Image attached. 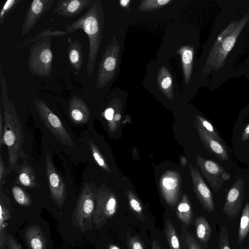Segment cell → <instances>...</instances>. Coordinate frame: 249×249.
<instances>
[{
  "instance_id": "18",
  "label": "cell",
  "mask_w": 249,
  "mask_h": 249,
  "mask_svg": "<svg viewBox=\"0 0 249 249\" xmlns=\"http://www.w3.org/2000/svg\"><path fill=\"white\" fill-rule=\"evenodd\" d=\"M25 238L30 249H48L46 238L37 226L28 227L25 233Z\"/></svg>"
},
{
  "instance_id": "38",
  "label": "cell",
  "mask_w": 249,
  "mask_h": 249,
  "mask_svg": "<svg viewBox=\"0 0 249 249\" xmlns=\"http://www.w3.org/2000/svg\"><path fill=\"white\" fill-rule=\"evenodd\" d=\"M0 145L1 146L3 144V136L4 129V124H3L4 119L2 116L1 111L0 110Z\"/></svg>"
},
{
  "instance_id": "29",
  "label": "cell",
  "mask_w": 249,
  "mask_h": 249,
  "mask_svg": "<svg viewBox=\"0 0 249 249\" xmlns=\"http://www.w3.org/2000/svg\"><path fill=\"white\" fill-rule=\"evenodd\" d=\"M89 144L92 155L96 162L104 170L107 171H109V169L107 164L104 158L93 142L90 140L89 142Z\"/></svg>"
},
{
  "instance_id": "3",
  "label": "cell",
  "mask_w": 249,
  "mask_h": 249,
  "mask_svg": "<svg viewBox=\"0 0 249 249\" xmlns=\"http://www.w3.org/2000/svg\"><path fill=\"white\" fill-rule=\"evenodd\" d=\"M249 19V14L238 21L231 22L219 35L209 53L204 71L207 72L213 69L218 70L223 66Z\"/></svg>"
},
{
  "instance_id": "42",
  "label": "cell",
  "mask_w": 249,
  "mask_h": 249,
  "mask_svg": "<svg viewBox=\"0 0 249 249\" xmlns=\"http://www.w3.org/2000/svg\"><path fill=\"white\" fill-rule=\"evenodd\" d=\"M152 249H162L159 242L155 239L152 242Z\"/></svg>"
},
{
  "instance_id": "11",
  "label": "cell",
  "mask_w": 249,
  "mask_h": 249,
  "mask_svg": "<svg viewBox=\"0 0 249 249\" xmlns=\"http://www.w3.org/2000/svg\"><path fill=\"white\" fill-rule=\"evenodd\" d=\"M53 2L54 0H34L31 2L22 26V36L31 31L37 21L51 8Z\"/></svg>"
},
{
  "instance_id": "26",
  "label": "cell",
  "mask_w": 249,
  "mask_h": 249,
  "mask_svg": "<svg viewBox=\"0 0 249 249\" xmlns=\"http://www.w3.org/2000/svg\"><path fill=\"white\" fill-rule=\"evenodd\" d=\"M165 233L170 249H180L178 236L172 221L167 219L165 223Z\"/></svg>"
},
{
  "instance_id": "10",
  "label": "cell",
  "mask_w": 249,
  "mask_h": 249,
  "mask_svg": "<svg viewBox=\"0 0 249 249\" xmlns=\"http://www.w3.org/2000/svg\"><path fill=\"white\" fill-rule=\"evenodd\" d=\"M244 181L238 178L228 191L223 209L224 213L230 220L236 218L242 206L244 199Z\"/></svg>"
},
{
  "instance_id": "1",
  "label": "cell",
  "mask_w": 249,
  "mask_h": 249,
  "mask_svg": "<svg viewBox=\"0 0 249 249\" xmlns=\"http://www.w3.org/2000/svg\"><path fill=\"white\" fill-rule=\"evenodd\" d=\"M0 80L1 100L4 110L3 141V144L7 147L9 154V164L6 172L7 176L17 167V162L19 158L25 159L27 156L22 149L24 136L21 125L15 107L8 96L7 86L1 64L0 67Z\"/></svg>"
},
{
  "instance_id": "7",
  "label": "cell",
  "mask_w": 249,
  "mask_h": 249,
  "mask_svg": "<svg viewBox=\"0 0 249 249\" xmlns=\"http://www.w3.org/2000/svg\"><path fill=\"white\" fill-rule=\"evenodd\" d=\"M95 197V194L91 188V184L86 183L74 211V215L78 226L84 227L86 223H91L94 209Z\"/></svg>"
},
{
  "instance_id": "45",
  "label": "cell",
  "mask_w": 249,
  "mask_h": 249,
  "mask_svg": "<svg viewBox=\"0 0 249 249\" xmlns=\"http://www.w3.org/2000/svg\"><path fill=\"white\" fill-rule=\"evenodd\" d=\"M109 249H120L117 246L114 245L109 246Z\"/></svg>"
},
{
  "instance_id": "33",
  "label": "cell",
  "mask_w": 249,
  "mask_h": 249,
  "mask_svg": "<svg viewBox=\"0 0 249 249\" xmlns=\"http://www.w3.org/2000/svg\"><path fill=\"white\" fill-rule=\"evenodd\" d=\"M127 242L129 249H144L143 246L136 236H132L128 234L127 236Z\"/></svg>"
},
{
  "instance_id": "36",
  "label": "cell",
  "mask_w": 249,
  "mask_h": 249,
  "mask_svg": "<svg viewBox=\"0 0 249 249\" xmlns=\"http://www.w3.org/2000/svg\"><path fill=\"white\" fill-rule=\"evenodd\" d=\"M186 243L187 249H202L193 235L188 233L186 236Z\"/></svg>"
},
{
  "instance_id": "35",
  "label": "cell",
  "mask_w": 249,
  "mask_h": 249,
  "mask_svg": "<svg viewBox=\"0 0 249 249\" xmlns=\"http://www.w3.org/2000/svg\"><path fill=\"white\" fill-rule=\"evenodd\" d=\"M162 184L167 192L173 191L177 186L176 180L172 177H167L163 178Z\"/></svg>"
},
{
  "instance_id": "15",
  "label": "cell",
  "mask_w": 249,
  "mask_h": 249,
  "mask_svg": "<svg viewBox=\"0 0 249 249\" xmlns=\"http://www.w3.org/2000/svg\"><path fill=\"white\" fill-rule=\"evenodd\" d=\"M68 113L71 120L78 124H86L90 118V111L87 105L76 96H73L70 102Z\"/></svg>"
},
{
  "instance_id": "31",
  "label": "cell",
  "mask_w": 249,
  "mask_h": 249,
  "mask_svg": "<svg viewBox=\"0 0 249 249\" xmlns=\"http://www.w3.org/2000/svg\"><path fill=\"white\" fill-rule=\"evenodd\" d=\"M197 119L198 120L199 123L202 127H201V128L215 140L223 143L222 140L219 136L218 134L210 122L200 116H198Z\"/></svg>"
},
{
  "instance_id": "16",
  "label": "cell",
  "mask_w": 249,
  "mask_h": 249,
  "mask_svg": "<svg viewBox=\"0 0 249 249\" xmlns=\"http://www.w3.org/2000/svg\"><path fill=\"white\" fill-rule=\"evenodd\" d=\"M199 133L203 142L210 152L221 160H228V152L224 144L212 137L200 127L198 128Z\"/></svg>"
},
{
  "instance_id": "12",
  "label": "cell",
  "mask_w": 249,
  "mask_h": 249,
  "mask_svg": "<svg viewBox=\"0 0 249 249\" xmlns=\"http://www.w3.org/2000/svg\"><path fill=\"white\" fill-rule=\"evenodd\" d=\"M117 207L116 200L112 195L99 192L93 215L95 224L98 225L113 216L116 213Z\"/></svg>"
},
{
  "instance_id": "32",
  "label": "cell",
  "mask_w": 249,
  "mask_h": 249,
  "mask_svg": "<svg viewBox=\"0 0 249 249\" xmlns=\"http://www.w3.org/2000/svg\"><path fill=\"white\" fill-rule=\"evenodd\" d=\"M219 249H231L227 229L223 226L221 229L218 240Z\"/></svg>"
},
{
  "instance_id": "5",
  "label": "cell",
  "mask_w": 249,
  "mask_h": 249,
  "mask_svg": "<svg viewBox=\"0 0 249 249\" xmlns=\"http://www.w3.org/2000/svg\"><path fill=\"white\" fill-rule=\"evenodd\" d=\"M120 45L114 36L105 50L99 65L96 83V89L105 87L113 78L117 67Z\"/></svg>"
},
{
  "instance_id": "21",
  "label": "cell",
  "mask_w": 249,
  "mask_h": 249,
  "mask_svg": "<svg viewBox=\"0 0 249 249\" xmlns=\"http://www.w3.org/2000/svg\"><path fill=\"white\" fill-rule=\"evenodd\" d=\"M157 81L160 90L169 99H173V80L170 72L165 67L160 68L157 75Z\"/></svg>"
},
{
  "instance_id": "44",
  "label": "cell",
  "mask_w": 249,
  "mask_h": 249,
  "mask_svg": "<svg viewBox=\"0 0 249 249\" xmlns=\"http://www.w3.org/2000/svg\"><path fill=\"white\" fill-rule=\"evenodd\" d=\"M121 119V115L119 114H116L115 115V116L113 117V119L115 121H119Z\"/></svg>"
},
{
  "instance_id": "43",
  "label": "cell",
  "mask_w": 249,
  "mask_h": 249,
  "mask_svg": "<svg viewBox=\"0 0 249 249\" xmlns=\"http://www.w3.org/2000/svg\"><path fill=\"white\" fill-rule=\"evenodd\" d=\"M130 1V0H121L119 2L122 7L127 8Z\"/></svg>"
},
{
  "instance_id": "30",
  "label": "cell",
  "mask_w": 249,
  "mask_h": 249,
  "mask_svg": "<svg viewBox=\"0 0 249 249\" xmlns=\"http://www.w3.org/2000/svg\"><path fill=\"white\" fill-rule=\"evenodd\" d=\"M21 0H8L2 7L0 12V25L4 22L8 15Z\"/></svg>"
},
{
  "instance_id": "23",
  "label": "cell",
  "mask_w": 249,
  "mask_h": 249,
  "mask_svg": "<svg viewBox=\"0 0 249 249\" xmlns=\"http://www.w3.org/2000/svg\"><path fill=\"white\" fill-rule=\"evenodd\" d=\"M249 233V200L244 207L240 221L238 241L241 245Z\"/></svg>"
},
{
  "instance_id": "25",
  "label": "cell",
  "mask_w": 249,
  "mask_h": 249,
  "mask_svg": "<svg viewBox=\"0 0 249 249\" xmlns=\"http://www.w3.org/2000/svg\"><path fill=\"white\" fill-rule=\"evenodd\" d=\"M177 214L178 218L184 223L187 225L190 224L192 217V212L188 199L185 197L183 198L178 205Z\"/></svg>"
},
{
  "instance_id": "27",
  "label": "cell",
  "mask_w": 249,
  "mask_h": 249,
  "mask_svg": "<svg viewBox=\"0 0 249 249\" xmlns=\"http://www.w3.org/2000/svg\"><path fill=\"white\" fill-rule=\"evenodd\" d=\"M11 192L15 201L20 206L28 207L32 204L33 200L31 196L20 187L14 186Z\"/></svg>"
},
{
  "instance_id": "46",
  "label": "cell",
  "mask_w": 249,
  "mask_h": 249,
  "mask_svg": "<svg viewBox=\"0 0 249 249\" xmlns=\"http://www.w3.org/2000/svg\"><path fill=\"white\" fill-rule=\"evenodd\" d=\"M245 249H249V248H246Z\"/></svg>"
},
{
  "instance_id": "37",
  "label": "cell",
  "mask_w": 249,
  "mask_h": 249,
  "mask_svg": "<svg viewBox=\"0 0 249 249\" xmlns=\"http://www.w3.org/2000/svg\"><path fill=\"white\" fill-rule=\"evenodd\" d=\"M6 168L2 160L1 153L0 154V183L2 182L4 178L6 176Z\"/></svg>"
},
{
  "instance_id": "40",
  "label": "cell",
  "mask_w": 249,
  "mask_h": 249,
  "mask_svg": "<svg viewBox=\"0 0 249 249\" xmlns=\"http://www.w3.org/2000/svg\"><path fill=\"white\" fill-rule=\"evenodd\" d=\"M114 110L111 107H108L106 109L104 112V116L106 119L111 121L113 119Z\"/></svg>"
},
{
  "instance_id": "28",
  "label": "cell",
  "mask_w": 249,
  "mask_h": 249,
  "mask_svg": "<svg viewBox=\"0 0 249 249\" xmlns=\"http://www.w3.org/2000/svg\"><path fill=\"white\" fill-rule=\"evenodd\" d=\"M172 1L171 0H145L141 2L138 8L141 11H149L160 8Z\"/></svg>"
},
{
  "instance_id": "22",
  "label": "cell",
  "mask_w": 249,
  "mask_h": 249,
  "mask_svg": "<svg viewBox=\"0 0 249 249\" xmlns=\"http://www.w3.org/2000/svg\"><path fill=\"white\" fill-rule=\"evenodd\" d=\"M196 233L197 238L203 243L208 242L211 235V228L203 216H198L195 220Z\"/></svg>"
},
{
  "instance_id": "17",
  "label": "cell",
  "mask_w": 249,
  "mask_h": 249,
  "mask_svg": "<svg viewBox=\"0 0 249 249\" xmlns=\"http://www.w3.org/2000/svg\"><path fill=\"white\" fill-rule=\"evenodd\" d=\"M17 169L18 170V172L16 180V183L33 189L39 188L36 181L35 170L27 160H25Z\"/></svg>"
},
{
  "instance_id": "39",
  "label": "cell",
  "mask_w": 249,
  "mask_h": 249,
  "mask_svg": "<svg viewBox=\"0 0 249 249\" xmlns=\"http://www.w3.org/2000/svg\"><path fill=\"white\" fill-rule=\"evenodd\" d=\"M9 249H21L19 245L11 236H10L8 241Z\"/></svg>"
},
{
  "instance_id": "20",
  "label": "cell",
  "mask_w": 249,
  "mask_h": 249,
  "mask_svg": "<svg viewBox=\"0 0 249 249\" xmlns=\"http://www.w3.org/2000/svg\"><path fill=\"white\" fill-rule=\"evenodd\" d=\"M177 53L180 55L184 80L186 84H188L192 71L194 48L191 46H184L180 48Z\"/></svg>"
},
{
  "instance_id": "34",
  "label": "cell",
  "mask_w": 249,
  "mask_h": 249,
  "mask_svg": "<svg viewBox=\"0 0 249 249\" xmlns=\"http://www.w3.org/2000/svg\"><path fill=\"white\" fill-rule=\"evenodd\" d=\"M129 203L134 212L139 215V217L143 219L142 208L140 202L133 196L129 197Z\"/></svg>"
},
{
  "instance_id": "9",
  "label": "cell",
  "mask_w": 249,
  "mask_h": 249,
  "mask_svg": "<svg viewBox=\"0 0 249 249\" xmlns=\"http://www.w3.org/2000/svg\"><path fill=\"white\" fill-rule=\"evenodd\" d=\"M198 162L209 183L217 193L224 181L230 178V174L214 161L199 157Z\"/></svg>"
},
{
  "instance_id": "6",
  "label": "cell",
  "mask_w": 249,
  "mask_h": 249,
  "mask_svg": "<svg viewBox=\"0 0 249 249\" xmlns=\"http://www.w3.org/2000/svg\"><path fill=\"white\" fill-rule=\"evenodd\" d=\"M34 104L41 120L49 131L62 143L72 147V140L58 117L43 101L35 100Z\"/></svg>"
},
{
  "instance_id": "24",
  "label": "cell",
  "mask_w": 249,
  "mask_h": 249,
  "mask_svg": "<svg viewBox=\"0 0 249 249\" xmlns=\"http://www.w3.org/2000/svg\"><path fill=\"white\" fill-rule=\"evenodd\" d=\"M65 31L59 30L53 31L52 28H48L41 32L39 34L34 36L29 39L25 40L20 45L18 46L15 49L16 51L19 50L22 48L25 47L27 46L30 45L31 43H35L36 41L40 39L41 38L45 37L57 36H62L65 35Z\"/></svg>"
},
{
  "instance_id": "13",
  "label": "cell",
  "mask_w": 249,
  "mask_h": 249,
  "mask_svg": "<svg viewBox=\"0 0 249 249\" xmlns=\"http://www.w3.org/2000/svg\"><path fill=\"white\" fill-rule=\"evenodd\" d=\"M92 0H59L54 11L64 18H72L92 4Z\"/></svg>"
},
{
  "instance_id": "4",
  "label": "cell",
  "mask_w": 249,
  "mask_h": 249,
  "mask_svg": "<svg viewBox=\"0 0 249 249\" xmlns=\"http://www.w3.org/2000/svg\"><path fill=\"white\" fill-rule=\"evenodd\" d=\"M50 37L36 41L29 51L28 66L30 72L41 77H49L53 71V54Z\"/></svg>"
},
{
  "instance_id": "2",
  "label": "cell",
  "mask_w": 249,
  "mask_h": 249,
  "mask_svg": "<svg viewBox=\"0 0 249 249\" xmlns=\"http://www.w3.org/2000/svg\"><path fill=\"white\" fill-rule=\"evenodd\" d=\"M105 20L101 0H94L87 12L66 26V34L82 29L88 37L89 50L86 73L91 75L94 69L100 47Z\"/></svg>"
},
{
  "instance_id": "19",
  "label": "cell",
  "mask_w": 249,
  "mask_h": 249,
  "mask_svg": "<svg viewBox=\"0 0 249 249\" xmlns=\"http://www.w3.org/2000/svg\"><path fill=\"white\" fill-rule=\"evenodd\" d=\"M68 57L71 65L77 71H79L83 63V46L79 40L69 39L68 48Z\"/></svg>"
},
{
  "instance_id": "8",
  "label": "cell",
  "mask_w": 249,
  "mask_h": 249,
  "mask_svg": "<svg viewBox=\"0 0 249 249\" xmlns=\"http://www.w3.org/2000/svg\"><path fill=\"white\" fill-rule=\"evenodd\" d=\"M46 173L51 196L59 207L64 204L67 195L66 185L56 171L48 154L45 156Z\"/></svg>"
},
{
  "instance_id": "14",
  "label": "cell",
  "mask_w": 249,
  "mask_h": 249,
  "mask_svg": "<svg viewBox=\"0 0 249 249\" xmlns=\"http://www.w3.org/2000/svg\"><path fill=\"white\" fill-rule=\"evenodd\" d=\"M193 180L197 196L204 209L208 213L214 209L213 195L199 173L193 172Z\"/></svg>"
},
{
  "instance_id": "41",
  "label": "cell",
  "mask_w": 249,
  "mask_h": 249,
  "mask_svg": "<svg viewBox=\"0 0 249 249\" xmlns=\"http://www.w3.org/2000/svg\"><path fill=\"white\" fill-rule=\"evenodd\" d=\"M249 139V124L246 126L243 132L241 140L244 142Z\"/></svg>"
}]
</instances>
